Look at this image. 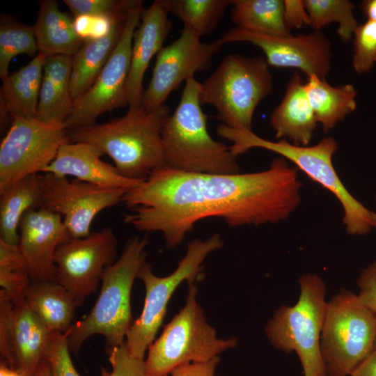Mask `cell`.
<instances>
[{
	"label": "cell",
	"mask_w": 376,
	"mask_h": 376,
	"mask_svg": "<svg viewBox=\"0 0 376 376\" xmlns=\"http://www.w3.org/2000/svg\"><path fill=\"white\" fill-rule=\"evenodd\" d=\"M220 361L219 356L205 362L185 363L175 368L170 376H214L217 366Z\"/></svg>",
	"instance_id": "cell-41"
},
{
	"label": "cell",
	"mask_w": 376,
	"mask_h": 376,
	"mask_svg": "<svg viewBox=\"0 0 376 376\" xmlns=\"http://www.w3.org/2000/svg\"><path fill=\"white\" fill-rule=\"evenodd\" d=\"M38 51L33 26L14 22L0 26V77L8 75L10 63L19 54L35 55Z\"/></svg>",
	"instance_id": "cell-33"
},
{
	"label": "cell",
	"mask_w": 376,
	"mask_h": 376,
	"mask_svg": "<svg viewBox=\"0 0 376 376\" xmlns=\"http://www.w3.org/2000/svg\"><path fill=\"white\" fill-rule=\"evenodd\" d=\"M103 152L86 142H67L61 146L54 159L43 170L57 176L76 179L102 189L130 190L144 180L123 176L114 166L104 162Z\"/></svg>",
	"instance_id": "cell-19"
},
{
	"label": "cell",
	"mask_w": 376,
	"mask_h": 376,
	"mask_svg": "<svg viewBox=\"0 0 376 376\" xmlns=\"http://www.w3.org/2000/svg\"><path fill=\"white\" fill-rule=\"evenodd\" d=\"M217 132L221 138L233 142L230 150L234 156L254 148L274 152L331 193L342 207L343 224L349 235H363L373 229L372 211L347 189L334 168L333 157L338 148L334 138L327 136L317 144L302 146L285 139L271 141L256 135L252 130L235 129L224 124L217 127Z\"/></svg>",
	"instance_id": "cell-3"
},
{
	"label": "cell",
	"mask_w": 376,
	"mask_h": 376,
	"mask_svg": "<svg viewBox=\"0 0 376 376\" xmlns=\"http://www.w3.org/2000/svg\"><path fill=\"white\" fill-rule=\"evenodd\" d=\"M376 315L358 295L341 290L328 302L321 334L326 376H350L375 350Z\"/></svg>",
	"instance_id": "cell-9"
},
{
	"label": "cell",
	"mask_w": 376,
	"mask_h": 376,
	"mask_svg": "<svg viewBox=\"0 0 376 376\" xmlns=\"http://www.w3.org/2000/svg\"><path fill=\"white\" fill-rule=\"evenodd\" d=\"M298 171L282 157L266 170L246 173H187L164 166L125 193L122 203L130 212L123 220L141 231L160 232L168 248L209 217L231 227L277 224L300 204Z\"/></svg>",
	"instance_id": "cell-1"
},
{
	"label": "cell",
	"mask_w": 376,
	"mask_h": 376,
	"mask_svg": "<svg viewBox=\"0 0 376 376\" xmlns=\"http://www.w3.org/2000/svg\"><path fill=\"white\" fill-rule=\"evenodd\" d=\"M136 0H64L74 17L103 15L125 21Z\"/></svg>",
	"instance_id": "cell-35"
},
{
	"label": "cell",
	"mask_w": 376,
	"mask_h": 376,
	"mask_svg": "<svg viewBox=\"0 0 376 376\" xmlns=\"http://www.w3.org/2000/svg\"><path fill=\"white\" fill-rule=\"evenodd\" d=\"M141 1L130 8L120 38L95 81L73 102L65 122L68 130L95 124L102 113L128 105L127 82L130 74L133 36L142 11Z\"/></svg>",
	"instance_id": "cell-12"
},
{
	"label": "cell",
	"mask_w": 376,
	"mask_h": 376,
	"mask_svg": "<svg viewBox=\"0 0 376 376\" xmlns=\"http://www.w3.org/2000/svg\"><path fill=\"white\" fill-rule=\"evenodd\" d=\"M374 350L376 352V342H375V350Z\"/></svg>",
	"instance_id": "cell-47"
},
{
	"label": "cell",
	"mask_w": 376,
	"mask_h": 376,
	"mask_svg": "<svg viewBox=\"0 0 376 376\" xmlns=\"http://www.w3.org/2000/svg\"><path fill=\"white\" fill-rule=\"evenodd\" d=\"M231 21L237 27L257 33L291 34L284 19V0H230Z\"/></svg>",
	"instance_id": "cell-29"
},
{
	"label": "cell",
	"mask_w": 376,
	"mask_h": 376,
	"mask_svg": "<svg viewBox=\"0 0 376 376\" xmlns=\"http://www.w3.org/2000/svg\"><path fill=\"white\" fill-rule=\"evenodd\" d=\"M350 376H376V352L374 350L363 361Z\"/></svg>",
	"instance_id": "cell-42"
},
{
	"label": "cell",
	"mask_w": 376,
	"mask_h": 376,
	"mask_svg": "<svg viewBox=\"0 0 376 376\" xmlns=\"http://www.w3.org/2000/svg\"><path fill=\"white\" fill-rule=\"evenodd\" d=\"M222 45L218 40L203 42L199 36L183 27L179 37L157 54L141 107L152 111L164 104L169 95L182 82L193 78L197 72L211 68L213 57Z\"/></svg>",
	"instance_id": "cell-14"
},
{
	"label": "cell",
	"mask_w": 376,
	"mask_h": 376,
	"mask_svg": "<svg viewBox=\"0 0 376 376\" xmlns=\"http://www.w3.org/2000/svg\"><path fill=\"white\" fill-rule=\"evenodd\" d=\"M357 284L359 288V299L376 315V261L361 271Z\"/></svg>",
	"instance_id": "cell-39"
},
{
	"label": "cell",
	"mask_w": 376,
	"mask_h": 376,
	"mask_svg": "<svg viewBox=\"0 0 376 376\" xmlns=\"http://www.w3.org/2000/svg\"><path fill=\"white\" fill-rule=\"evenodd\" d=\"M0 376H24L17 370L9 367L4 363H1Z\"/></svg>",
	"instance_id": "cell-44"
},
{
	"label": "cell",
	"mask_w": 376,
	"mask_h": 376,
	"mask_svg": "<svg viewBox=\"0 0 376 376\" xmlns=\"http://www.w3.org/2000/svg\"><path fill=\"white\" fill-rule=\"evenodd\" d=\"M71 70L72 56L54 55L46 58L36 118L65 125L73 106Z\"/></svg>",
	"instance_id": "cell-22"
},
{
	"label": "cell",
	"mask_w": 376,
	"mask_h": 376,
	"mask_svg": "<svg viewBox=\"0 0 376 376\" xmlns=\"http://www.w3.org/2000/svg\"><path fill=\"white\" fill-rule=\"evenodd\" d=\"M41 175H28L0 192V240L18 244L19 226L24 215L40 207Z\"/></svg>",
	"instance_id": "cell-27"
},
{
	"label": "cell",
	"mask_w": 376,
	"mask_h": 376,
	"mask_svg": "<svg viewBox=\"0 0 376 376\" xmlns=\"http://www.w3.org/2000/svg\"><path fill=\"white\" fill-rule=\"evenodd\" d=\"M201 83L185 82L180 102L166 119L162 132L165 166L187 173L235 174L236 157L207 129V116L199 101Z\"/></svg>",
	"instance_id": "cell-4"
},
{
	"label": "cell",
	"mask_w": 376,
	"mask_h": 376,
	"mask_svg": "<svg viewBox=\"0 0 376 376\" xmlns=\"http://www.w3.org/2000/svg\"><path fill=\"white\" fill-rule=\"evenodd\" d=\"M196 294L195 284H189L184 307L149 346L145 361L148 376L169 375L179 366L207 361L237 345L235 338L217 337L216 329L207 323L196 301Z\"/></svg>",
	"instance_id": "cell-8"
},
{
	"label": "cell",
	"mask_w": 376,
	"mask_h": 376,
	"mask_svg": "<svg viewBox=\"0 0 376 376\" xmlns=\"http://www.w3.org/2000/svg\"><path fill=\"white\" fill-rule=\"evenodd\" d=\"M40 208L61 216L72 238L89 235L95 217L122 202L127 190L102 189L77 179L45 173Z\"/></svg>",
	"instance_id": "cell-15"
},
{
	"label": "cell",
	"mask_w": 376,
	"mask_h": 376,
	"mask_svg": "<svg viewBox=\"0 0 376 376\" xmlns=\"http://www.w3.org/2000/svg\"><path fill=\"white\" fill-rule=\"evenodd\" d=\"M371 219H372L373 228L376 229V212H372Z\"/></svg>",
	"instance_id": "cell-46"
},
{
	"label": "cell",
	"mask_w": 376,
	"mask_h": 376,
	"mask_svg": "<svg viewBox=\"0 0 376 376\" xmlns=\"http://www.w3.org/2000/svg\"><path fill=\"white\" fill-rule=\"evenodd\" d=\"M67 333H53L45 356L51 376H80L70 355ZM110 372L101 368V376H109Z\"/></svg>",
	"instance_id": "cell-36"
},
{
	"label": "cell",
	"mask_w": 376,
	"mask_h": 376,
	"mask_svg": "<svg viewBox=\"0 0 376 376\" xmlns=\"http://www.w3.org/2000/svg\"><path fill=\"white\" fill-rule=\"evenodd\" d=\"M218 40L222 44L250 42L262 49L269 65L297 68L308 77L317 76L325 79L331 68V42L320 31L306 35L276 36L235 27L226 32Z\"/></svg>",
	"instance_id": "cell-17"
},
{
	"label": "cell",
	"mask_w": 376,
	"mask_h": 376,
	"mask_svg": "<svg viewBox=\"0 0 376 376\" xmlns=\"http://www.w3.org/2000/svg\"><path fill=\"white\" fill-rule=\"evenodd\" d=\"M125 24H115L103 38L84 41L72 56L70 93L73 102L84 94L97 79L117 45Z\"/></svg>",
	"instance_id": "cell-28"
},
{
	"label": "cell",
	"mask_w": 376,
	"mask_h": 376,
	"mask_svg": "<svg viewBox=\"0 0 376 376\" xmlns=\"http://www.w3.org/2000/svg\"><path fill=\"white\" fill-rule=\"evenodd\" d=\"M69 141L63 125L13 118L0 146V192L28 175L43 172Z\"/></svg>",
	"instance_id": "cell-11"
},
{
	"label": "cell",
	"mask_w": 376,
	"mask_h": 376,
	"mask_svg": "<svg viewBox=\"0 0 376 376\" xmlns=\"http://www.w3.org/2000/svg\"><path fill=\"white\" fill-rule=\"evenodd\" d=\"M353 37L352 65L357 74L367 73L376 63V22L367 20L359 24Z\"/></svg>",
	"instance_id": "cell-34"
},
{
	"label": "cell",
	"mask_w": 376,
	"mask_h": 376,
	"mask_svg": "<svg viewBox=\"0 0 376 376\" xmlns=\"http://www.w3.org/2000/svg\"><path fill=\"white\" fill-rule=\"evenodd\" d=\"M52 334L25 300L13 304L1 289L0 352L2 363L24 376H37Z\"/></svg>",
	"instance_id": "cell-16"
},
{
	"label": "cell",
	"mask_w": 376,
	"mask_h": 376,
	"mask_svg": "<svg viewBox=\"0 0 376 376\" xmlns=\"http://www.w3.org/2000/svg\"><path fill=\"white\" fill-rule=\"evenodd\" d=\"M107 354L111 365L109 376H148L145 361L132 357L125 341Z\"/></svg>",
	"instance_id": "cell-37"
},
{
	"label": "cell",
	"mask_w": 376,
	"mask_h": 376,
	"mask_svg": "<svg viewBox=\"0 0 376 376\" xmlns=\"http://www.w3.org/2000/svg\"><path fill=\"white\" fill-rule=\"evenodd\" d=\"M169 13L179 18L184 28L199 36L211 33L221 21L230 0H164Z\"/></svg>",
	"instance_id": "cell-30"
},
{
	"label": "cell",
	"mask_w": 376,
	"mask_h": 376,
	"mask_svg": "<svg viewBox=\"0 0 376 376\" xmlns=\"http://www.w3.org/2000/svg\"><path fill=\"white\" fill-rule=\"evenodd\" d=\"M300 293L297 303L278 308L265 328L275 348L295 352L304 376H326L320 348L321 334L327 306L326 285L315 274L299 279Z\"/></svg>",
	"instance_id": "cell-7"
},
{
	"label": "cell",
	"mask_w": 376,
	"mask_h": 376,
	"mask_svg": "<svg viewBox=\"0 0 376 376\" xmlns=\"http://www.w3.org/2000/svg\"><path fill=\"white\" fill-rule=\"evenodd\" d=\"M224 241L219 233L212 234L206 240L195 239L188 246L185 256L176 269L170 275L159 277L146 263L138 277L144 283L146 296L140 316L134 320L126 336L129 353L143 360L146 351L153 343L166 313L167 305L174 291L183 282L194 284L203 277V263L212 251L221 249Z\"/></svg>",
	"instance_id": "cell-10"
},
{
	"label": "cell",
	"mask_w": 376,
	"mask_h": 376,
	"mask_svg": "<svg viewBox=\"0 0 376 376\" xmlns=\"http://www.w3.org/2000/svg\"><path fill=\"white\" fill-rule=\"evenodd\" d=\"M116 247L113 230L106 227L84 237L70 238L56 249V281L77 306L96 291L104 272L116 261Z\"/></svg>",
	"instance_id": "cell-13"
},
{
	"label": "cell",
	"mask_w": 376,
	"mask_h": 376,
	"mask_svg": "<svg viewBox=\"0 0 376 376\" xmlns=\"http://www.w3.org/2000/svg\"><path fill=\"white\" fill-rule=\"evenodd\" d=\"M169 115L165 104L152 111L141 106L129 108L121 118L68 130V138L70 142L97 146L111 158L123 176L145 180L154 170L165 166L162 132Z\"/></svg>",
	"instance_id": "cell-2"
},
{
	"label": "cell",
	"mask_w": 376,
	"mask_h": 376,
	"mask_svg": "<svg viewBox=\"0 0 376 376\" xmlns=\"http://www.w3.org/2000/svg\"><path fill=\"white\" fill-rule=\"evenodd\" d=\"M37 376H51L49 365L45 359L39 366Z\"/></svg>",
	"instance_id": "cell-45"
},
{
	"label": "cell",
	"mask_w": 376,
	"mask_h": 376,
	"mask_svg": "<svg viewBox=\"0 0 376 376\" xmlns=\"http://www.w3.org/2000/svg\"><path fill=\"white\" fill-rule=\"evenodd\" d=\"M24 300L52 333H65L74 324L77 304L71 294L57 281L31 283Z\"/></svg>",
	"instance_id": "cell-25"
},
{
	"label": "cell",
	"mask_w": 376,
	"mask_h": 376,
	"mask_svg": "<svg viewBox=\"0 0 376 376\" xmlns=\"http://www.w3.org/2000/svg\"><path fill=\"white\" fill-rule=\"evenodd\" d=\"M284 19L288 29L310 26V17L302 0H284Z\"/></svg>",
	"instance_id": "cell-40"
},
{
	"label": "cell",
	"mask_w": 376,
	"mask_h": 376,
	"mask_svg": "<svg viewBox=\"0 0 376 376\" xmlns=\"http://www.w3.org/2000/svg\"><path fill=\"white\" fill-rule=\"evenodd\" d=\"M162 376H170L169 375H162Z\"/></svg>",
	"instance_id": "cell-48"
},
{
	"label": "cell",
	"mask_w": 376,
	"mask_h": 376,
	"mask_svg": "<svg viewBox=\"0 0 376 376\" xmlns=\"http://www.w3.org/2000/svg\"><path fill=\"white\" fill-rule=\"evenodd\" d=\"M46 58L38 53L26 65L1 79V124L8 114L13 118L36 117Z\"/></svg>",
	"instance_id": "cell-23"
},
{
	"label": "cell",
	"mask_w": 376,
	"mask_h": 376,
	"mask_svg": "<svg viewBox=\"0 0 376 376\" xmlns=\"http://www.w3.org/2000/svg\"><path fill=\"white\" fill-rule=\"evenodd\" d=\"M272 87V75L264 57L230 54L201 83L199 101L201 105L213 106L226 126L252 130L256 109Z\"/></svg>",
	"instance_id": "cell-6"
},
{
	"label": "cell",
	"mask_w": 376,
	"mask_h": 376,
	"mask_svg": "<svg viewBox=\"0 0 376 376\" xmlns=\"http://www.w3.org/2000/svg\"><path fill=\"white\" fill-rule=\"evenodd\" d=\"M269 120L276 139L297 146H308L318 123L303 79L297 72L290 78L284 96L272 112Z\"/></svg>",
	"instance_id": "cell-21"
},
{
	"label": "cell",
	"mask_w": 376,
	"mask_h": 376,
	"mask_svg": "<svg viewBox=\"0 0 376 376\" xmlns=\"http://www.w3.org/2000/svg\"><path fill=\"white\" fill-rule=\"evenodd\" d=\"M304 90L318 124L325 133L357 109L358 92L352 84L331 86L325 79L308 77Z\"/></svg>",
	"instance_id": "cell-26"
},
{
	"label": "cell",
	"mask_w": 376,
	"mask_h": 376,
	"mask_svg": "<svg viewBox=\"0 0 376 376\" xmlns=\"http://www.w3.org/2000/svg\"><path fill=\"white\" fill-rule=\"evenodd\" d=\"M31 283L26 260L18 244L0 240V285L13 304L24 300Z\"/></svg>",
	"instance_id": "cell-32"
},
{
	"label": "cell",
	"mask_w": 376,
	"mask_h": 376,
	"mask_svg": "<svg viewBox=\"0 0 376 376\" xmlns=\"http://www.w3.org/2000/svg\"><path fill=\"white\" fill-rule=\"evenodd\" d=\"M360 8L367 20L376 22V0L363 1L360 5Z\"/></svg>",
	"instance_id": "cell-43"
},
{
	"label": "cell",
	"mask_w": 376,
	"mask_h": 376,
	"mask_svg": "<svg viewBox=\"0 0 376 376\" xmlns=\"http://www.w3.org/2000/svg\"><path fill=\"white\" fill-rule=\"evenodd\" d=\"M38 53L47 57L74 56L84 41L77 34L73 19L58 8L54 0H42L33 26Z\"/></svg>",
	"instance_id": "cell-24"
},
{
	"label": "cell",
	"mask_w": 376,
	"mask_h": 376,
	"mask_svg": "<svg viewBox=\"0 0 376 376\" xmlns=\"http://www.w3.org/2000/svg\"><path fill=\"white\" fill-rule=\"evenodd\" d=\"M126 20H118L103 15H81L75 17L73 22L77 34L86 41L106 36L115 24L125 22Z\"/></svg>",
	"instance_id": "cell-38"
},
{
	"label": "cell",
	"mask_w": 376,
	"mask_h": 376,
	"mask_svg": "<svg viewBox=\"0 0 376 376\" xmlns=\"http://www.w3.org/2000/svg\"><path fill=\"white\" fill-rule=\"evenodd\" d=\"M310 26L320 31L332 22L338 24L337 33L344 42L353 36L358 23L353 13L355 5L348 0H304Z\"/></svg>",
	"instance_id": "cell-31"
},
{
	"label": "cell",
	"mask_w": 376,
	"mask_h": 376,
	"mask_svg": "<svg viewBox=\"0 0 376 376\" xmlns=\"http://www.w3.org/2000/svg\"><path fill=\"white\" fill-rule=\"evenodd\" d=\"M18 245L26 260L31 283L56 281L55 253L70 234L61 215L42 208L26 212L19 226Z\"/></svg>",
	"instance_id": "cell-18"
},
{
	"label": "cell",
	"mask_w": 376,
	"mask_h": 376,
	"mask_svg": "<svg viewBox=\"0 0 376 376\" xmlns=\"http://www.w3.org/2000/svg\"><path fill=\"white\" fill-rule=\"evenodd\" d=\"M147 244L146 237H130L120 257L105 269L100 295L91 312L66 332L70 352H78L83 343L95 334L104 336L107 352L125 341L134 322L130 303L132 288L146 263Z\"/></svg>",
	"instance_id": "cell-5"
},
{
	"label": "cell",
	"mask_w": 376,
	"mask_h": 376,
	"mask_svg": "<svg viewBox=\"0 0 376 376\" xmlns=\"http://www.w3.org/2000/svg\"><path fill=\"white\" fill-rule=\"evenodd\" d=\"M164 0H155L142 11L141 22L136 29L132 47L130 74L127 82L129 108L141 106L143 81L152 58L164 47L171 24Z\"/></svg>",
	"instance_id": "cell-20"
}]
</instances>
